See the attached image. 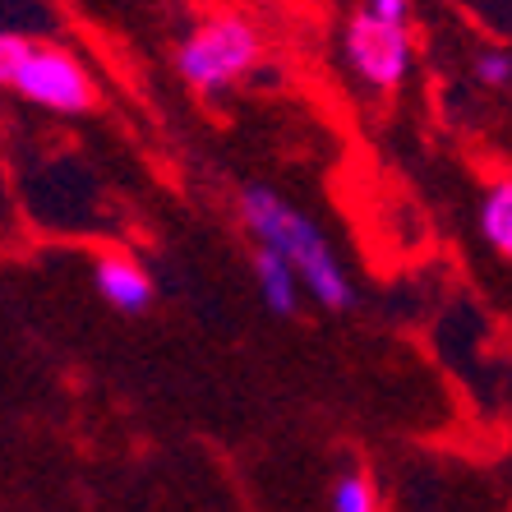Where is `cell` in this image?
Masks as SVG:
<instances>
[{"mask_svg": "<svg viewBox=\"0 0 512 512\" xmlns=\"http://www.w3.org/2000/svg\"><path fill=\"white\" fill-rule=\"evenodd\" d=\"M480 236L494 254L512 259V171L489 180L485 199H480Z\"/></svg>", "mask_w": 512, "mask_h": 512, "instance_id": "7", "label": "cell"}, {"mask_svg": "<svg viewBox=\"0 0 512 512\" xmlns=\"http://www.w3.org/2000/svg\"><path fill=\"white\" fill-rule=\"evenodd\" d=\"M240 227L250 231L259 250L282 254L305 282V296L323 310H351L356 305V282L337 259L333 240L319 231L310 213H300L291 199H282L268 185H250L240 190Z\"/></svg>", "mask_w": 512, "mask_h": 512, "instance_id": "1", "label": "cell"}, {"mask_svg": "<svg viewBox=\"0 0 512 512\" xmlns=\"http://www.w3.org/2000/svg\"><path fill=\"white\" fill-rule=\"evenodd\" d=\"M14 93L28 97L33 107L60 111V116H84L97 102L93 74L84 70V60L74 51L37 47V42L28 51V60L19 65V74H14Z\"/></svg>", "mask_w": 512, "mask_h": 512, "instance_id": "4", "label": "cell"}, {"mask_svg": "<svg viewBox=\"0 0 512 512\" xmlns=\"http://www.w3.org/2000/svg\"><path fill=\"white\" fill-rule=\"evenodd\" d=\"M93 286H97V296L120 314H143L153 305V277L130 254H102L93 268Z\"/></svg>", "mask_w": 512, "mask_h": 512, "instance_id": "5", "label": "cell"}, {"mask_svg": "<svg viewBox=\"0 0 512 512\" xmlns=\"http://www.w3.org/2000/svg\"><path fill=\"white\" fill-rule=\"evenodd\" d=\"M342 56L346 70L356 74L370 93H397L406 84V74H411V60H416L411 24H388V19L356 10L342 37Z\"/></svg>", "mask_w": 512, "mask_h": 512, "instance_id": "3", "label": "cell"}, {"mask_svg": "<svg viewBox=\"0 0 512 512\" xmlns=\"http://www.w3.org/2000/svg\"><path fill=\"white\" fill-rule=\"evenodd\" d=\"M254 282H259V296H263V305H268L273 314L291 319V314L300 310L305 282H300V273L282 259V254H273V250H259V254H254Z\"/></svg>", "mask_w": 512, "mask_h": 512, "instance_id": "6", "label": "cell"}, {"mask_svg": "<svg viewBox=\"0 0 512 512\" xmlns=\"http://www.w3.org/2000/svg\"><path fill=\"white\" fill-rule=\"evenodd\" d=\"M333 512H379V494H374L365 471H342V476H337Z\"/></svg>", "mask_w": 512, "mask_h": 512, "instance_id": "9", "label": "cell"}, {"mask_svg": "<svg viewBox=\"0 0 512 512\" xmlns=\"http://www.w3.org/2000/svg\"><path fill=\"white\" fill-rule=\"evenodd\" d=\"M259 33L250 19L240 14H217L208 24H199L176 51L180 79L203 97H222L227 88H236L245 74L259 65Z\"/></svg>", "mask_w": 512, "mask_h": 512, "instance_id": "2", "label": "cell"}, {"mask_svg": "<svg viewBox=\"0 0 512 512\" xmlns=\"http://www.w3.org/2000/svg\"><path fill=\"white\" fill-rule=\"evenodd\" d=\"M28 51H33V42H28L24 33L0 28V88H14V74H19V65L28 60Z\"/></svg>", "mask_w": 512, "mask_h": 512, "instance_id": "10", "label": "cell"}, {"mask_svg": "<svg viewBox=\"0 0 512 512\" xmlns=\"http://www.w3.org/2000/svg\"><path fill=\"white\" fill-rule=\"evenodd\" d=\"M471 79L480 88H512V47H499V42H485L471 56Z\"/></svg>", "mask_w": 512, "mask_h": 512, "instance_id": "8", "label": "cell"}, {"mask_svg": "<svg viewBox=\"0 0 512 512\" xmlns=\"http://www.w3.org/2000/svg\"><path fill=\"white\" fill-rule=\"evenodd\" d=\"M360 10L388 24H411V0H360Z\"/></svg>", "mask_w": 512, "mask_h": 512, "instance_id": "11", "label": "cell"}]
</instances>
